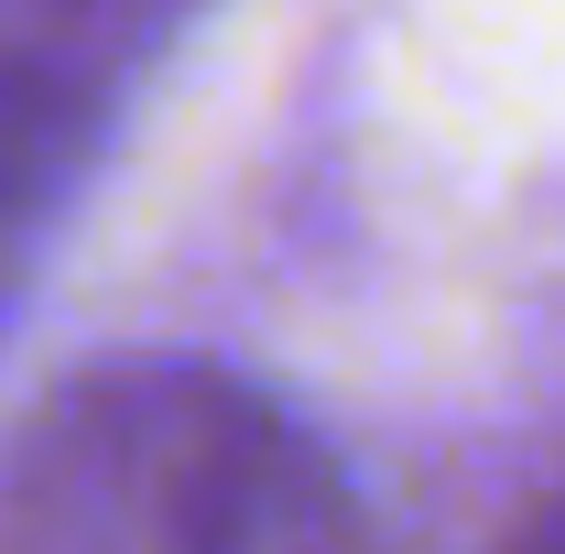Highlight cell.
<instances>
[{
  "label": "cell",
  "instance_id": "6da1fadb",
  "mask_svg": "<svg viewBox=\"0 0 565 554\" xmlns=\"http://www.w3.org/2000/svg\"><path fill=\"white\" fill-rule=\"evenodd\" d=\"M0 554H370L338 457L207 359H109L22 424Z\"/></svg>",
  "mask_w": 565,
  "mask_h": 554
},
{
  "label": "cell",
  "instance_id": "7a4b0ae2",
  "mask_svg": "<svg viewBox=\"0 0 565 554\" xmlns=\"http://www.w3.org/2000/svg\"><path fill=\"white\" fill-rule=\"evenodd\" d=\"M76 87L33 55H0V305L22 294L33 251H44V217L66 196V163H76Z\"/></svg>",
  "mask_w": 565,
  "mask_h": 554
},
{
  "label": "cell",
  "instance_id": "3957f363",
  "mask_svg": "<svg viewBox=\"0 0 565 554\" xmlns=\"http://www.w3.org/2000/svg\"><path fill=\"white\" fill-rule=\"evenodd\" d=\"M511 554H565V489L533 511V522H522V533H511Z\"/></svg>",
  "mask_w": 565,
  "mask_h": 554
}]
</instances>
